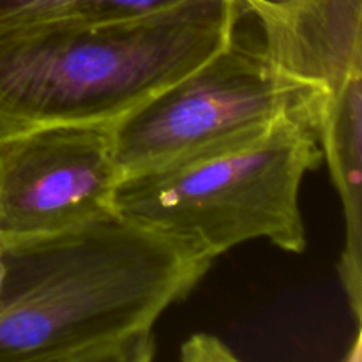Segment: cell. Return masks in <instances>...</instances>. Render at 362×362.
<instances>
[{
    "instance_id": "cell-5",
    "label": "cell",
    "mask_w": 362,
    "mask_h": 362,
    "mask_svg": "<svg viewBox=\"0 0 362 362\" xmlns=\"http://www.w3.org/2000/svg\"><path fill=\"white\" fill-rule=\"evenodd\" d=\"M110 124H46L0 136V240L62 232L113 212Z\"/></svg>"
},
{
    "instance_id": "cell-10",
    "label": "cell",
    "mask_w": 362,
    "mask_h": 362,
    "mask_svg": "<svg viewBox=\"0 0 362 362\" xmlns=\"http://www.w3.org/2000/svg\"><path fill=\"white\" fill-rule=\"evenodd\" d=\"M243 2L251 13H255L258 16V14L279 13V11L292 6L296 0H243Z\"/></svg>"
},
{
    "instance_id": "cell-11",
    "label": "cell",
    "mask_w": 362,
    "mask_h": 362,
    "mask_svg": "<svg viewBox=\"0 0 362 362\" xmlns=\"http://www.w3.org/2000/svg\"><path fill=\"white\" fill-rule=\"evenodd\" d=\"M7 281V262H6V251H4V244L0 240V300H2L4 290H6Z\"/></svg>"
},
{
    "instance_id": "cell-9",
    "label": "cell",
    "mask_w": 362,
    "mask_h": 362,
    "mask_svg": "<svg viewBox=\"0 0 362 362\" xmlns=\"http://www.w3.org/2000/svg\"><path fill=\"white\" fill-rule=\"evenodd\" d=\"M182 359L186 361H233L235 356L221 339L214 336L198 334L187 339L182 346Z\"/></svg>"
},
{
    "instance_id": "cell-4",
    "label": "cell",
    "mask_w": 362,
    "mask_h": 362,
    "mask_svg": "<svg viewBox=\"0 0 362 362\" xmlns=\"http://www.w3.org/2000/svg\"><path fill=\"white\" fill-rule=\"evenodd\" d=\"M322 94L235 32L205 62L110 124L120 179L253 136L290 113L313 122Z\"/></svg>"
},
{
    "instance_id": "cell-6",
    "label": "cell",
    "mask_w": 362,
    "mask_h": 362,
    "mask_svg": "<svg viewBox=\"0 0 362 362\" xmlns=\"http://www.w3.org/2000/svg\"><path fill=\"white\" fill-rule=\"evenodd\" d=\"M258 20L264 48L288 76L331 92L362 73V0H296Z\"/></svg>"
},
{
    "instance_id": "cell-7",
    "label": "cell",
    "mask_w": 362,
    "mask_h": 362,
    "mask_svg": "<svg viewBox=\"0 0 362 362\" xmlns=\"http://www.w3.org/2000/svg\"><path fill=\"white\" fill-rule=\"evenodd\" d=\"M313 126L345 214L338 276L359 324L362 317V73L318 98Z\"/></svg>"
},
{
    "instance_id": "cell-2",
    "label": "cell",
    "mask_w": 362,
    "mask_h": 362,
    "mask_svg": "<svg viewBox=\"0 0 362 362\" xmlns=\"http://www.w3.org/2000/svg\"><path fill=\"white\" fill-rule=\"evenodd\" d=\"M243 0H182L0 41V136L46 124H113L235 35Z\"/></svg>"
},
{
    "instance_id": "cell-1",
    "label": "cell",
    "mask_w": 362,
    "mask_h": 362,
    "mask_svg": "<svg viewBox=\"0 0 362 362\" xmlns=\"http://www.w3.org/2000/svg\"><path fill=\"white\" fill-rule=\"evenodd\" d=\"M0 362H148L154 327L212 258L119 212L2 240Z\"/></svg>"
},
{
    "instance_id": "cell-8",
    "label": "cell",
    "mask_w": 362,
    "mask_h": 362,
    "mask_svg": "<svg viewBox=\"0 0 362 362\" xmlns=\"http://www.w3.org/2000/svg\"><path fill=\"white\" fill-rule=\"evenodd\" d=\"M182 0H0V41L53 25L136 16Z\"/></svg>"
},
{
    "instance_id": "cell-3",
    "label": "cell",
    "mask_w": 362,
    "mask_h": 362,
    "mask_svg": "<svg viewBox=\"0 0 362 362\" xmlns=\"http://www.w3.org/2000/svg\"><path fill=\"white\" fill-rule=\"evenodd\" d=\"M324 159L308 115L119 179L113 209L214 260L247 240L306 250L300 184Z\"/></svg>"
}]
</instances>
